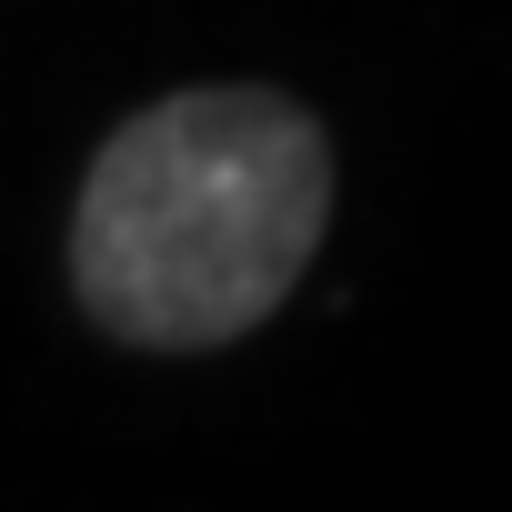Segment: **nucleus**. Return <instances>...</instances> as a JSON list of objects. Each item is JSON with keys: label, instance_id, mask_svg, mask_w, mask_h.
I'll use <instances>...</instances> for the list:
<instances>
[{"label": "nucleus", "instance_id": "nucleus-1", "mask_svg": "<svg viewBox=\"0 0 512 512\" xmlns=\"http://www.w3.org/2000/svg\"><path fill=\"white\" fill-rule=\"evenodd\" d=\"M332 231V131L272 81H191L131 111L71 201V292L131 352L262 332Z\"/></svg>", "mask_w": 512, "mask_h": 512}]
</instances>
